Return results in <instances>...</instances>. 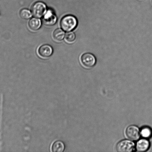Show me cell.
Listing matches in <instances>:
<instances>
[{
    "label": "cell",
    "instance_id": "obj_1",
    "mask_svg": "<svg viewBox=\"0 0 152 152\" xmlns=\"http://www.w3.org/2000/svg\"><path fill=\"white\" fill-rule=\"evenodd\" d=\"M77 24V21L74 16L70 15L62 18L60 22V26L63 30L69 32L75 29Z\"/></svg>",
    "mask_w": 152,
    "mask_h": 152
},
{
    "label": "cell",
    "instance_id": "obj_2",
    "mask_svg": "<svg viewBox=\"0 0 152 152\" xmlns=\"http://www.w3.org/2000/svg\"><path fill=\"white\" fill-rule=\"evenodd\" d=\"M31 10L33 15L36 18H40L42 17L46 13L47 7L44 3L37 1L33 4Z\"/></svg>",
    "mask_w": 152,
    "mask_h": 152
},
{
    "label": "cell",
    "instance_id": "obj_3",
    "mask_svg": "<svg viewBox=\"0 0 152 152\" xmlns=\"http://www.w3.org/2000/svg\"><path fill=\"white\" fill-rule=\"evenodd\" d=\"M135 145L132 141L123 140L117 144L116 150L118 152H132L135 150Z\"/></svg>",
    "mask_w": 152,
    "mask_h": 152
},
{
    "label": "cell",
    "instance_id": "obj_4",
    "mask_svg": "<svg viewBox=\"0 0 152 152\" xmlns=\"http://www.w3.org/2000/svg\"><path fill=\"white\" fill-rule=\"evenodd\" d=\"M126 134L127 137L132 141L137 140L141 134L139 128L135 126H129L126 129Z\"/></svg>",
    "mask_w": 152,
    "mask_h": 152
},
{
    "label": "cell",
    "instance_id": "obj_5",
    "mask_svg": "<svg viewBox=\"0 0 152 152\" xmlns=\"http://www.w3.org/2000/svg\"><path fill=\"white\" fill-rule=\"evenodd\" d=\"M81 60L83 65L87 68L92 67L96 63V59L94 56L89 53L83 54L82 56Z\"/></svg>",
    "mask_w": 152,
    "mask_h": 152
},
{
    "label": "cell",
    "instance_id": "obj_6",
    "mask_svg": "<svg viewBox=\"0 0 152 152\" xmlns=\"http://www.w3.org/2000/svg\"><path fill=\"white\" fill-rule=\"evenodd\" d=\"M38 53L43 58H48L51 56L53 52V48L48 45H44L38 49Z\"/></svg>",
    "mask_w": 152,
    "mask_h": 152
},
{
    "label": "cell",
    "instance_id": "obj_7",
    "mask_svg": "<svg viewBox=\"0 0 152 152\" xmlns=\"http://www.w3.org/2000/svg\"><path fill=\"white\" fill-rule=\"evenodd\" d=\"M43 22L46 25L51 26L56 23L57 18L51 10H48L43 18Z\"/></svg>",
    "mask_w": 152,
    "mask_h": 152
},
{
    "label": "cell",
    "instance_id": "obj_8",
    "mask_svg": "<svg viewBox=\"0 0 152 152\" xmlns=\"http://www.w3.org/2000/svg\"><path fill=\"white\" fill-rule=\"evenodd\" d=\"M150 147V143L147 140L142 139L137 142L136 148L138 151H146Z\"/></svg>",
    "mask_w": 152,
    "mask_h": 152
},
{
    "label": "cell",
    "instance_id": "obj_9",
    "mask_svg": "<svg viewBox=\"0 0 152 152\" xmlns=\"http://www.w3.org/2000/svg\"><path fill=\"white\" fill-rule=\"evenodd\" d=\"M41 25V21L40 19L35 18L31 19L28 23L30 29L34 31L39 29Z\"/></svg>",
    "mask_w": 152,
    "mask_h": 152
},
{
    "label": "cell",
    "instance_id": "obj_10",
    "mask_svg": "<svg viewBox=\"0 0 152 152\" xmlns=\"http://www.w3.org/2000/svg\"><path fill=\"white\" fill-rule=\"evenodd\" d=\"M65 149V145L62 141H57L53 142L51 147V151L53 152H62Z\"/></svg>",
    "mask_w": 152,
    "mask_h": 152
},
{
    "label": "cell",
    "instance_id": "obj_11",
    "mask_svg": "<svg viewBox=\"0 0 152 152\" xmlns=\"http://www.w3.org/2000/svg\"><path fill=\"white\" fill-rule=\"evenodd\" d=\"M65 35V32L60 29L55 30L53 34L54 38L57 41H62Z\"/></svg>",
    "mask_w": 152,
    "mask_h": 152
},
{
    "label": "cell",
    "instance_id": "obj_12",
    "mask_svg": "<svg viewBox=\"0 0 152 152\" xmlns=\"http://www.w3.org/2000/svg\"><path fill=\"white\" fill-rule=\"evenodd\" d=\"M20 16L22 19H28L31 17L32 15L29 10L24 9L21 10Z\"/></svg>",
    "mask_w": 152,
    "mask_h": 152
},
{
    "label": "cell",
    "instance_id": "obj_13",
    "mask_svg": "<svg viewBox=\"0 0 152 152\" xmlns=\"http://www.w3.org/2000/svg\"><path fill=\"white\" fill-rule=\"evenodd\" d=\"M140 134L144 138H147L150 137L152 135V131L151 129L148 127L143 128L141 129Z\"/></svg>",
    "mask_w": 152,
    "mask_h": 152
},
{
    "label": "cell",
    "instance_id": "obj_14",
    "mask_svg": "<svg viewBox=\"0 0 152 152\" xmlns=\"http://www.w3.org/2000/svg\"><path fill=\"white\" fill-rule=\"evenodd\" d=\"M76 35L73 32L67 33L65 35V39L68 42H72L75 40Z\"/></svg>",
    "mask_w": 152,
    "mask_h": 152
}]
</instances>
